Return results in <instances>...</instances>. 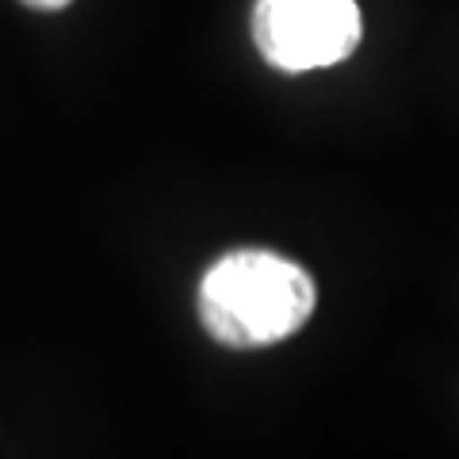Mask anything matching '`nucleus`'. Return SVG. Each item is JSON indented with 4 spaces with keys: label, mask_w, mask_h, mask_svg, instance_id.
Returning a JSON list of instances; mask_svg holds the SVG:
<instances>
[{
    "label": "nucleus",
    "mask_w": 459,
    "mask_h": 459,
    "mask_svg": "<svg viewBox=\"0 0 459 459\" xmlns=\"http://www.w3.org/2000/svg\"><path fill=\"white\" fill-rule=\"evenodd\" d=\"M23 4L35 12H62L65 4H74V0H23Z\"/></svg>",
    "instance_id": "3"
},
{
    "label": "nucleus",
    "mask_w": 459,
    "mask_h": 459,
    "mask_svg": "<svg viewBox=\"0 0 459 459\" xmlns=\"http://www.w3.org/2000/svg\"><path fill=\"white\" fill-rule=\"evenodd\" d=\"M314 299L307 268L268 249H234L199 283V322L226 349H268L310 322Z\"/></svg>",
    "instance_id": "1"
},
{
    "label": "nucleus",
    "mask_w": 459,
    "mask_h": 459,
    "mask_svg": "<svg viewBox=\"0 0 459 459\" xmlns=\"http://www.w3.org/2000/svg\"><path fill=\"white\" fill-rule=\"evenodd\" d=\"M356 0H256L253 42L268 65L307 74L344 62L360 42Z\"/></svg>",
    "instance_id": "2"
}]
</instances>
